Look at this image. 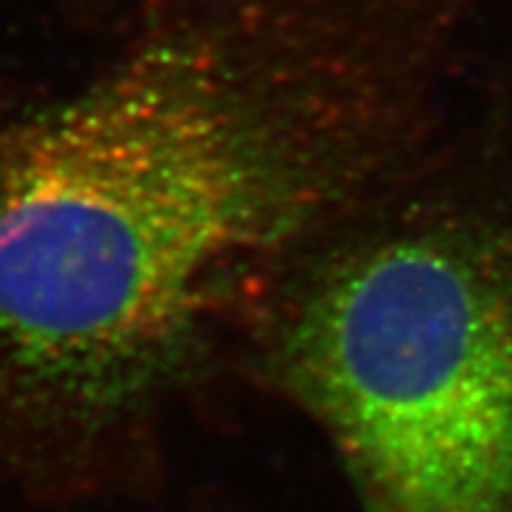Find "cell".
I'll return each instance as SVG.
<instances>
[{"label": "cell", "instance_id": "1", "mask_svg": "<svg viewBox=\"0 0 512 512\" xmlns=\"http://www.w3.org/2000/svg\"><path fill=\"white\" fill-rule=\"evenodd\" d=\"M424 78L273 26H167L0 123V409L68 442L164 411L221 328L357 216Z\"/></svg>", "mask_w": 512, "mask_h": 512}, {"label": "cell", "instance_id": "2", "mask_svg": "<svg viewBox=\"0 0 512 512\" xmlns=\"http://www.w3.org/2000/svg\"><path fill=\"white\" fill-rule=\"evenodd\" d=\"M271 307L268 357L370 512H512V232L450 208L338 227Z\"/></svg>", "mask_w": 512, "mask_h": 512}]
</instances>
